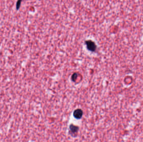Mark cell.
Returning <instances> with one entry per match:
<instances>
[{"mask_svg": "<svg viewBox=\"0 0 143 142\" xmlns=\"http://www.w3.org/2000/svg\"><path fill=\"white\" fill-rule=\"evenodd\" d=\"M83 115V111L80 109H77L73 112V116L76 119H80Z\"/></svg>", "mask_w": 143, "mask_h": 142, "instance_id": "3", "label": "cell"}, {"mask_svg": "<svg viewBox=\"0 0 143 142\" xmlns=\"http://www.w3.org/2000/svg\"><path fill=\"white\" fill-rule=\"evenodd\" d=\"M79 130V127L73 124H71L69 127V134L75 137L77 135Z\"/></svg>", "mask_w": 143, "mask_h": 142, "instance_id": "2", "label": "cell"}, {"mask_svg": "<svg viewBox=\"0 0 143 142\" xmlns=\"http://www.w3.org/2000/svg\"><path fill=\"white\" fill-rule=\"evenodd\" d=\"M78 74L75 73H74L72 75V80L73 82H75L77 78H78Z\"/></svg>", "mask_w": 143, "mask_h": 142, "instance_id": "4", "label": "cell"}, {"mask_svg": "<svg viewBox=\"0 0 143 142\" xmlns=\"http://www.w3.org/2000/svg\"><path fill=\"white\" fill-rule=\"evenodd\" d=\"M85 44L86 45L87 48L89 51L91 52H95L97 48V45L94 41L88 40L85 41Z\"/></svg>", "mask_w": 143, "mask_h": 142, "instance_id": "1", "label": "cell"}]
</instances>
